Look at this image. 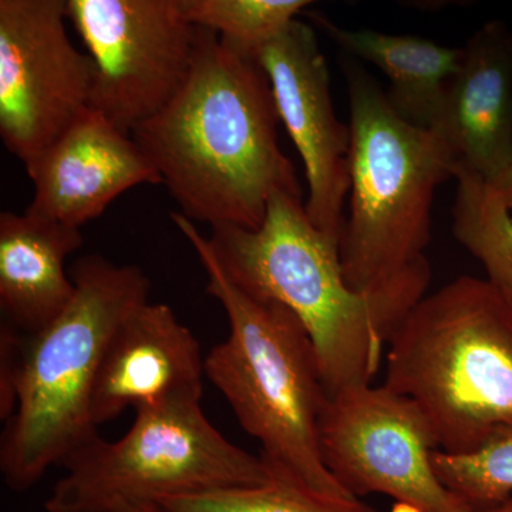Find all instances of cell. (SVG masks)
<instances>
[{
  "mask_svg": "<svg viewBox=\"0 0 512 512\" xmlns=\"http://www.w3.org/2000/svg\"><path fill=\"white\" fill-rule=\"evenodd\" d=\"M83 245L80 228L35 217L0 214V311L3 323L32 335L72 302L76 285L67 258Z\"/></svg>",
  "mask_w": 512,
  "mask_h": 512,
  "instance_id": "9a60e30c",
  "label": "cell"
},
{
  "mask_svg": "<svg viewBox=\"0 0 512 512\" xmlns=\"http://www.w3.org/2000/svg\"><path fill=\"white\" fill-rule=\"evenodd\" d=\"M76 292L55 320L32 335L0 330V473L15 493L99 436L92 397L111 336L148 302L150 281L134 265L100 255L70 271Z\"/></svg>",
  "mask_w": 512,
  "mask_h": 512,
  "instance_id": "7a4b0ae2",
  "label": "cell"
},
{
  "mask_svg": "<svg viewBox=\"0 0 512 512\" xmlns=\"http://www.w3.org/2000/svg\"><path fill=\"white\" fill-rule=\"evenodd\" d=\"M66 19V0H0V137L25 167L93 106L96 67Z\"/></svg>",
  "mask_w": 512,
  "mask_h": 512,
  "instance_id": "9c48e42d",
  "label": "cell"
},
{
  "mask_svg": "<svg viewBox=\"0 0 512 512\" xmlns=\"http://www.w3.org/2000/svg\"><path fill=\"white\" fill-rule=\"evenodd\" d=\"M471 512H512V497L507 498V500H504L503 503L493 505V507Z\"/></svg>",
  "mask_w": 512,
  "mask_h": 512,
  "instance_id": "603a6c76",
  "label": "cell"
},
{
  "mask_svg": "<svg viewBox=\"0 0 512 512\" xmlns=\"http://www.w3.org/2000/svg\"><path fill=\"white\" fill-rule=\"evenodd\" d=\"M25 168L35 185L26 212L76 228L99 218L131 188L161 184L131 133L93 106Z\"/></svg>",
  "mask_w": 512,
  "mask_h": 512,
  "instance_id": "7c38bea8",
  "label": "cell"
},
{
  "mask_svg": "<svg viewBox=\"0 0 512 512\" xmlns=\"http://www.w3.org/2000/svg\"><path fill=\"white\" fill-rule=\"evenodd\" d=\"M403 8L420 10V12H440V10L453 8H468L476 5L478 0H390Z\"/></svg>",
  "mask_w": 512,
  "mask_h": 512,
  "instance_id": "44dd1931",
  "label": "cell"
},
{
  "mask_svg": "<svg viewBox=\"0 0 512 512\" xmlns=\"http://www.w3.org/2000/svg\"><path fill=\"white\" fill-rule=\"evenodd\" d=\"M271 83L279 120L305 167L306 212L340 244L350 191V127L336 117L328 63L309 23L293 19L252 50Z\"/></svg>",
  "mask_w": 512,
  "mask_h": 512,
  "instance_id": "8fae6325",
  "label": "cell"
},
{
  "mask_svg": "<svg viewBox=\"0 0 512 512\" xmlns=\"http://www.w3.org/2000/svg\"><path fill=\"white\" fill-rule=\"evenodd\" d=\"M208 239L242 291L301 320L329 397L372 384L389 342L382 312L350 288L339 245L313 225L302 195L278 192L258 228L215 225Z\"/></svg>",
  "mask_w": 512,
  "mask_h": 512,
  "instance_id": "8992f818",
  "label": "cell"
},
{
  "mask_svg": "<svg viewBox=\"0 0 512 512\" xmlns=\"http://www.w3.org/2000/svg\"><path fill=\"white\" fill-rule=\"evenodd\" d=\"M207 274V292L227 313L229 335L205 356V376L220 390L262 458L320 493H346L320 451L328 392L301 320L279 303L252 298L225 272L210 239L181 212L171 214Z\"/></svg>",
  "mask_w": 512,
  "mask_h": 512,
  "instance_id": "277c9868",
  "label": "cell"
},
{
  "mask_svg": "<svg viewBox=\"0 0 512 512\" xmlns=\"http://www.w3.org/2000/svg\"><path fill=\"white\" fill-rule=\"evenodd\" d=\"M66 12L96 67L93 107L131 133L183 80L197 26L181 0H66Z\"/></svg>",
  "mask_w": 512,
  "mask_h": 512,
  "instance_id": "30bf717a",
  "label": "cell"
},
{
  "mask_svg": "<svg viewBox=\"0 0 512 512\" xmlns=\"http://www.w3.org/2000/svg\"><path fill=\"white\" fill-rule=\"evenodd\" d=\"M279 123L255 56L198 28L183 80L131 136L185 217L258 228L272 195H302L295 165L279 146Z\"/></svg>",
  "mask_w": 512,
  "mask_h": 512,
  "instance_id": "6da1fadb",
  "label": "cell"
},
{
  "mask_svg": "<svg viewBox=\"0 0 512 512\" xmlns=\"http://www.w3.org/2000/svg\"><path fill=\"white\" fill-rule=\"evenodd\" d=\"M120 512H165L158 504L146 505V507L133 508V510L120 511Z\"/></svg>",
  "mask_w": 512,
  "mask_h": 512,
  "instance_id": "cb8c5ba5",
  "label": "cell"
},
{
  "mask_svg": "<svg viewBox=\"0 0 512 512\" xmlns=\"http://www.w3.org/2000/svg\"><path fill=\"white\" fill-rule=\"evenodd\" d=\"M383 384L417 404L440 451H476L512 423L510 303L474 276L427 293L387 342Z\"/></svg>",
  "mask_w": 512,
  "mask_h": 512,
  "instance_id": "5b68a950",
  "label": "cell"
},
{
  "mask_svg": "<svg viewBox=\"0 0 512 512\" xmlns=\"http://www.w3.org/2000/svg\"><path fill=\"white\" fill-rule=\"evenodd\" d=\"M350 106V208L339 254L353 291L382 312L389 339L427 295L431 208L456 173L446 144L403 119L355 57L340 52Z\"/></svg>",
  "mask_w": 512,
  "mask_h": 512,
  "instance_id": "3957f363",
  "label": "cell"
},
{
  "mask_svg": "<svg viewBox=\"0 0 512 512\" xmlns=\"http://www.w3.org/2000/svg\"><path fill=\"white\" fill-rule=\"evenodd\" d=\"M453 234L483 265L487 281L512 308V217L498 192L477 175L458 170Z\"/></svg>",
  "mask_w": 512,
  "mask_h": 512,
  "instance_id": "e0dca14e",
  "label": "cell"
},
{
  "mask_svg": "<svg viewBox=\"0 0 512 512\" xmlns=\"http://www.w3.org/2000/svg\"><path fill=\"white\" fill-rule=\"evenodd\" d=\"M305 15L340 52L375 64L386 74L390 83L387 97L403 119L417 127L433 128L447 84L457 72L461 47L439 45L419 36L342 28L315 10Z\"/></svg>",
  "mask_w": 512,
  "mask_h": 512,
  "instance_id": "2e32d148",
  "label": "cell"
},
{
  "mask_svg": "<svg viewBox=\"0 0 512 512\" xmlns=\"http://www.w3.org/2000/svg\"><path fill=\"white\" fill-rule=\"evenodd\" d=\"M205 357L171 306L146 302L130 313L104 353L92 397L99 429L134 410L185 397L202 399Z\"/></svg>",
  "mask_w": 512,
  "mask_h": 512,
  "instance_id": "4fadbf2b",
  "label": "cell"
},
{
  "mask_svg": "<svg viewBox=\"0 0 512 512\" xmlns=\"http://www.w3.org/2000/svg\"><path fill=\"white\" fill-rule=\"evenodd\" d=\"M458 170L493 185L512 160V30L491 20L461 47L431 128ZM454 173V175H456Z\"/></svg>",
  "mask_w": 512,
  "mask_h": 512,
  "instance_id": "5bb4252c",
  "label": "cell"
},
{
  "mask_svg": "<svg viewBox=\"0 0 512 512\" xmlns=\"http://www.w3.org/2000/svg\"><path fill=\"white\" fill-rule=\"evenodd\" d=\"M322 0H190L188 19L252 52L303 9Z\"/></svg>",
  "mask_w": 512,
  "mask_h": 512,
  "instance_id": "ffe728a7",
  "label": "cell"
},
{
  "mask_svg": "<svg viewBox=\"0 0 512 512\" xmlns=\"http://www.w3.org/2000/svg\"><path fill=\"white\" fill-rule=\"evenodd\" d=\"M434 470L471 511L484 510L512 497V423L467 454L434 450Z\"/></svg>",
  "mask_w": 512,
  "mask_h": 512,
  "instance_id": "d6986e66",
  "label": "cell"
},
{
  "mask_svg": "<svg viewBox=\"0 0 512 512\" xmlns=\"http://www.w3.org/2000/svg\"><path fill=\"white\" fill-rule=\"evenodd\" d=\"M47 512H120L185 495L254 487L271 468L235 446L205 416L200 397L136 410L117 441L97 436L67 458Z\"/></svg>",
  "mask_w": 512,
  "mask_h": 512,
  "instance_id": "52a82bcc",
  "label": "cell"
},
{
  "mask_svg": "<svg viewBox=\"0 0 512 512\" xmlns=\"http://www.w3.org/2000/svg\"><path fill=\"white\" fill-rule=\"evenodd\" d=\"M188 2H190V0H181V3H183L184 9H185V13H187Z\"/></svg>",
  "mask_w": 512,
  "mask_h": 512,
  "instance_id": "d4e9b609",
  "label": "cell"
},
{
  "mask_svg": "<svg viewBox=\"0 0 512 512\" xmlns=\"http://www.w3.org/2000/svg\"><path fill=\"white\" fill-rule=\"evenodd\" d=\"M269 468L272 476L264 484L167 498L158 505L165 512H379L360 498L320 493L284 470Z\"/></svg>",
  "mask_w": 512,
  "mask_h": 512,
  "instance_id": "ac0fdd59",
  "label": "cell"
},
{
  "mask_svg": "<svg viewBox=\"0 0 512 512\" xmlns=\"http://www.w3.org/2000/svg\"><path fill=\"white\" fill-rule=\"evenodd\" d=\"M319 439L323 463L352 497L386 495L393 512H471L434 470L439 447L429 421L386 384L330 396Z\"/></svg>",
  "mask_w": 512,
  "mask_h": 512,
  "instance_id": "ba28073f",
  "label": "cell"
},
{
  "mask_svg": "<svg viewBox=\"0 0 512 512\" xmlns=\"http://www.w3.org/2000/svg\"><path fill=\"white\" fill-rule=\"evenodd\" d=\"M491 187L498 192V195L503 198L505 205L512 211V160L510 165H508L507 171Z\"/></svg>",
  "mask_w": 512,
  "mask_h": 512,
  "instance_id": "7402d4cb",
  "label": "cell"
}]
</instances>
